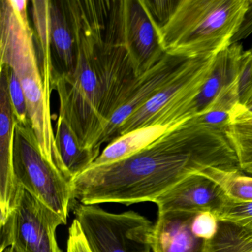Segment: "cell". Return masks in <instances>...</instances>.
Segmentation results:
<instances>
[{"label":"cell","mask_w":252,"mask_h":252,"mask_svg":"<svg viewBox=\"0 0 252 252\" xmlns=\"http://www.w3.org/2000/svg\"><path fill=\"white\" fill-rule=\"evenodd\" d=\"M110 5V0L64 1L76 42V66L73 73L52 82L60 99L59 116L68 124L82 148L98 155L104 132L99 115V41Z\"/></svg>","instance_id":"obj_1"},{"label":"cell","mask_w":252,"mask_h":252,"mask_svg":"<svg viewBox=\"0 0 252 252\" xmlns=\"http://www.w3.org/2000/svg\"><path fill=\"white\" fill-rule=\"evenodd\" d=\"M0 65L8 66L21 82L28 116L42 156L60 170V161L51 122V103L43 79L28 14H20L11 0H0Z\"/></svg>","instance_id":"obj_2"},{"label":"cell","mask_w":252,"mask_h":252,"mask_svg":"<svg viewBox=\"0 0 252 252\" xmlns=\"http://www.w3.org/2000/svg\"><path fill=\"white\" fill-rule=\"evenodd\" d=\"M249 0H180L157 31L163 51L185 58L212 57L231 46Z\"/></svg>","instance_id":"obj_3"},{"label":"cell","mask_w":252,"mask_h":252,"mask_svg":"<svg viewBox=\"0 0 252 252\" xmlns=\"http://www.w3.org/2000/svg\"><path fill=\"white\" fill-rule=\"evenodd\" d=\"M129 0H113L99 41L101 97L99 115L107 127L141 75L129 36Z\"/></svg>","instance_id":"obj_4"},{"label":"cell","mask_w":252,"mask_h":252,"mask_svg":"<svg viewBox=\"0 0 252 252\" xmlns=\"http://www.w3.org/2000/svg\"><path fill=\"white\" fill-rule=\"evenodd\" d=\"M215 57L189 59L166 86L125 120L116 138L147 126L174 127L190 119L191 106L210 76Z\"/></svg>","instance_id":"obj_5"},{"label":"cell","mask_w":252,"mask_h":252,"mask_svg":"<svg viewBox=\"0 0 252 252\" xmlns=\"http://www.w3.org/2000/svg\"><path fill=\"white\" fill-rule=\"evenodd\" d=\"M14 168L20 187L62 217L67 223L73 199L71 183L42 156L31 123L16 125Z\"/></svg>","instance_id":"obj_6"},{"label":"cell","mask_w":252,"mask_h":252,"mask_svg":"<svg viewBox=\"0 0 252 252\" xmlns=\"http://www.w3.org/2000/svg\"><path fill=\"white\" fill-rule=\"evenodd\" d=\"M74 215L92 252H153L154 224L138 212L112 213L80 203Z\"/></svg>","instance_id":"obj_7"},{"label":"cell","mask_w":252,"mask_h":252,"mask_svg":"<svg viewBox=\"0 0 252 252\" xmlns=\"http://www.w3.org/2000/svg\"><path fill=\"white\" fill-rule=\"evenodd\" d=\"M60 215L20 187L17 203L8 219L0 224V252H63L57 243V228L64 225Z\"/></svg>","instance_id":"obj_8"},{"label":"cell","mask_w":252,"mask_h":252,"mask_svg":"<svg viewBox=\"0 0 252 252\" xmlns=\"http://www.w3.org/2000/svg\"><path fill=\"white\" fill-rule=\"evenodd\" d=\"M188 60L189 58L165 53L156 64L141 75L129 90L121 107L109 121L98 144L100 148L103 144L113 141L118 129L125 120L166 86Z\"/></svg>","instance_id":"obj_9"},{"label":"cell","mask_w":252,"mask_h":252,"mask_svg":"<svg viewBox=\"0 0 252 252\" xmlns=\"http://www.w3.org/2000/svg\"><path fill=\"white\" fill-rule=\"evenodd\" d=\"M8 68L1 66L0 76V224L3 223L17 203L19 186L14 168L16 125L8 92Z\"/></svg>","instance_id":"obj_10"},{"label":"cell","mask_w":252,"mask_h":252,"mask_svg":"<svg viewBox=\"0 0 252 252\" xmlns=\"http://www.w3.org/2000/svg\"><path fill=\"white\" fill-rule=\"evenodd\" d=\"M228 197L215 181L194 173L158 197L154 203L158 213L166 212H209L219 215Z\"/></svg>","instance_id":"obj_11"},{"label":"cell","mask_w":252,"mask_h":252,"mask_svg":"<svg viewBox=\"0 0 252 252\" xmlns=\"http://www.w3.org/2000/svg\"><path fill=\"white\" fill-rule=\"evenodd\" d=\"M196 212L158 213L153 227V252H207V240L199 238L191 230Z\"/></svg>","instance_id":"obj_12"},{"label":"cell","mask_w":252,"mask_h":252,"mask_svg":"<svg viewBox=\"0 0 252 252\" xmlns=\"http://www.w3.org/2000/svg\"><path fill=\"white\" fill-rule=\"evenodd\" d=\"M49 38L52 85L57 78L73 73L76 66V42L64 9V1L49 0Z\"/></svg>","instance_id":"obj_13"},{"label":"cell","mask_w":252,"mask_h":252,"mask_svg":"<svg viewBox=\"0 0 252 252\" xmlns=\"http://www.w3.org/2000/svg\"><path fill=\"white\" fill-rule=\"evenodd\" d=\"M129 36L143 73L164 55L157 31L141 0H129Z\"/></svg>","instance_id":"obj_14"},{"label":"cell","mask_w":252,"mask_h":252,"mask_svg":"<svg viewBox=\"0 0 252 252\" xmlns=\"http://www.w3.org/2000/svg\"><path fill=\"white\" fill-rule=\"evenodd\" d=\"M240 44H234L217 54L209 79L191 106L189 117L206 113L219 94L235 82L243 54Z\"/></svg>","instance_id":"obj_15"},{"label":"cell","mask_w":252,"mask_h":252,"mask_svg":"<svg viewBox=\"0 0 252 252\" xmlns=\"http://www.w3.org/2000/svg\"><path fill=\"white\" fill-rule=\"evenodd\" d=\"M56 143L60 156V171L72 182L88 169L99 155L87 151L82 147L68 124L59 116L56 125Z\"/></svg>","instance_id":"obj_16"},{"label":"cell","mask_w":252,"mask_h":252,"mask_svg":"<svg viewBox=\"0 0 252 252\" xmlns=\"http://www.w3.org/2000/svg\"><path fill=\"white\" fill-rule=\"evenodd\" d=\"M31 4L36 53L43 79L45 97L51 103L53 65L49 38V0H33Z\"/></svg>","instance_id":"obj_17"},{"label":"cell","mask_w":252,"mask_h":252,"mask_svg":"<svg viewBox=\"0 0 252 252\" xmlns=\"http://www.w3.org/2000/svg\"><path fill=\"white\" fill-rule=\"evenodd\" d=\"M225 136L235 151L240 169L252 166V113L237 104L231 113V123Z\"/></svg>","instance_id":"obj_18"},{"label":"cell","mask_w":252,"mask_h":252,"mask_svg":"<svg viewBox=\"0 0 252 252\" xmlns=\"http://www.w3.org/2000/svg\"><path fill=\"white\" fill-rule=\"evenodd\" d=\"M200 173L217 183L231 201L252 202V176L245 175L243 171L212 167L201 171Z\"/></svg>","instance_id":"obj_19"},{"label":"cell","mask_w":252,"mask_h":252,"mask_svg":"<svg viewBox=\"0 0 252 252\" xmlns=\"http://www.w3.org/2000/svg\"><path fill=\"white\" fill-rule=\"evenodd\" d=\"M207 252H252V230L219 220L217 234L208 242Z\"/></svg>","instance_id":"obj_20"},{"label":"cell","mask_w":252,"mask_h":252,"mask_svg":"<svg viewBox=\"0 0 252 252\" xmlns=\"http://www.w3.org/2000/svg\"><path fill=\"white\" fill-rule=\"evenodd\" d=\"M239 104L249 105L252 101V51H243L237 74Z\"/></svg>","instance_id":"obj_21"},{"label":"cell","mask_w":252,"mask_h":252,"mask_svg":"<svg viewBox=\"0 0 252 252\" xmlns=\"http://www.w3.org/2000/svg\"><path fill=\"white\" fill-rule=\"evenodd\" d=\"M7 67L8 68V92L14 116L19 123L27 125L30 123V121L28 116L27 102L24 90L17 74L8 66Z\"/></svg>","instance_id":"obj_22"},{"label":"cell","mask_w":252,"mask_h":252,"mask_svg":"<svg viewBox=\"0 0 252 252\" xmlns=\"http://www.w3.org/2000/svg\"><path fill=\"white\" fill-rule=\"evenodd\" d=\"M156 31L160 30L172 18L180 0H141Z\"/></svg>","instance_id":"obj_23"},{"label":"cell","mask_w":252,"mask_h":252,"mask_svg":"<svg viewBox=\"0 0 252 252\" xmlns=\"http://www.w3.org/2000/svg\"><path fill=\"white\" fill-rule=\"evenodd\" d=\"M218 218L220 221H227L252 230V202L236 203L228 199Z\"/></svg>","instance_id":"obj_24"},{"label":"cell","mask_w":252,"mask_h":252,"mask_svg":"<svg viewBox=\"0 0 252 252\" xmlns=\"http://www.w3.org/2000/svg\"><path fill=\"white\" fill-rule=\"evenodd\" d=\"M219 226L218 217L209 212L196 213L191 221V230L194 235L203 240H212Z\"/></svg>","instance_id":"obj_25"},{"label":"cell","mask_w":252,"mask_h":252,"mask_svg":"<svg viewBox=\"0 0 252 252\" xmlns=\"http://www.w3.org/2000/svg\"><path fill=\"white\" fill-rule=\"evenodd\" d=\"M231 112L223 110H210L193 117L206 126L225 132L231 123Z\"/></svg>","instance_id":"obj_26"},{"label":"cell","mask_w":252,"mask_h":252,"mask_svg":"<svg viewBox=\"0 0 252 252\" xmlns=\"http://www.w3.org/2000/svg\"><path fill=\"white\" fill-rule=\"evenodd\" d=\"M67 252H92L79 222L76 219L73 220L69 228Z\"/></svg>","instance_id":"obj_27"},{"label":"cell","mask_w":252,"mask_h":252,"mask_svg":"<svg viewBox=\"0 0 252 252\" xmlns=\"http://www.w3.org/2000/svg\"><path fill=\"white\" fill-rule=\"evenodd\" d=\"M252 33V0H249L248 8L243 17V21L237 30V33L233 36L231 45L237 44L243 39L249 37Z\"/></svg>","instance_id":"obj_28"},{"label":"cell","mask_w":252,"mask_h":252,"mask_svg":"<svg viewBox=\"0 0 252 252\" xmlns=\"http://www.w3.org/2000/svg\"><path fill=\"white\" fill-rule=\"evenodd\" d=\"M243 172L252 176V166H248L246 169H243Z\"/></svg>","instance_id":"obj_29"},{"label":"cell","mask_w":252,"mask_h":252,"mask_svg":"<svg viewBox=\"0 0 252 252\" xmlns=\"http://www.w3.org/2000/svg\"><path fill=\"white\" fill-rule=\"evenodd\" d=\"M2 252H16L14 249L12 247L7 248L5 250H4Z\"/></svg>","instance_id":"obj_30"},{"label":"cell","mask_w":252,"mask_h":252,"mask_svg":"<svg viewBox=\"0 0 252 252\" xmlns=\"http://www.w3.org/2000/svg\"><path fill=\"white\" fill-rule=\"evenodd\" d=\"M246 107L249 112H251V113H252V101L249 104V105L246 106Z\"/></svg>","instance_id":"obj_31"}]
</instances>
